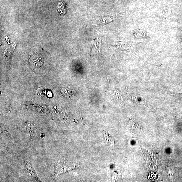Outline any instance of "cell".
Listing matches in <instances>:
<instances>
[{
	"mask_svg": "<svg viewBox=\"0 0 182 182\" xmlns=\"http://www.w3.org/2000/svg\"><path fill=\"white\" fill-rule=\"evenodd\" d=\"M113 20L112 17H99L96 18L94 19V22L97 25H103L111 22Z\"/></svg>",
	"mask_w": 182,
	"mask_h": 182,
	"instance_id": "cell-1",
	"label": "cell"
},
{
	"mask_svg": "<svg viewBox=\"0 0 182 182\" xmlns=\"http://www.w3.org/2000/svg\"><path fill=\"white\" fill-rule=\"evenodd\" d=\"M43 62V59L39 56H32L30 60V62L32 66L35 68H38L41 66Z\"/></svg>",
	"mask_w": 182,
	"mask_h": 182,
	"instance_id": "cell-2",
	"label": "cell"
},
{
	"mask_svg": "<svg viewBox=\"0 0 182 182\" xmlns=\"http://www.w3.org/2000/svg\"><path fill=\"white\" fill-rule=\"evenodd\" d=\"M174 94L176 98L182 99V93H174Z\"/></svg>",
	"mask_w": 182,
	"mask_h": 182,
	"instance_id": "cell-3",
	"label": "cell"
}]
</instances>
